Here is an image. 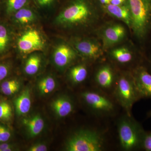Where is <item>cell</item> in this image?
Wrapping results in <instances>:
<instances>
[{"label": "cell", "instance_id": "obj_1", "mask_svg": "<svg viewBox=\"0 0 151 151\" xmlns=\"http://www.w3.org/2000/svg\"><path fill=\"white\" fill-rule=\"evenodd\" d=\"M113 122L96 119L91 126L76 129L66 139L64 149L67 151H107L116 148Z\"/></svg>", "mask_w": 151, "mask_h": 151}, {"label": "cell", "instance_id": "obj_2", "mask_svg": "<svg viewBox=\"0 0 151 151\" xmlns=\"http://www.w3.org/2000/svg\"><path fill=\"white\" fill-rule=\"evenodd\" d=\"M79 96L91 118L113 122L123 111L113 95L90 85Z\"/></svg>", "mask_w": 151, "mask_h": 151}, {"label": "cell", "instance_id": "obj_3", "mask_svg": "<svg viewBox=\"0 0 151 151\" xmlns=\"http://www.w3.org/2000/svg\"><path fill=\"white\" fill-rule=\"evenodd\" d=\"M116 148L123 151L142 150L143 138L146 131L133 115L124 111L113 121Z\"/></svg>", "mask_w": 151, "mask_h": 151}, {"label": "cell", "instance_id": "obj_4", "mask_svg": "<svg viewBox=\"0 0 151 151\" xmlns=\"http://www.w3.org/2000/svg\"><path fill=\"white\" fill-rule=\"evenodd\" d=\"M132 17L131 29L141 45L151 36V0H127Z\"/></svg>", "mask_w": 151, "mask_h": 151}, {"label": "cell", "instance_id": "obj_5", "mask_svg": "<svg viewBox=\"0 0 151 151\" xmlns=\"http://www.w3.org/2000/svg\"><path fill=\"white\" fill-rule=\"evenodd\" d=\"M95 16L94 5L90 0H73L60 12L57 22L63 25L73 26L91 21Z\"/></svg>", "mask_w": 151, "mask_h": 151}, {"label": "cell", "instance_id": "obj_6", "mask_svg": "<svg viewBox=\"0 0 151 151\" xmlns=\"http://www.w3.org/2000/svg\"><path fill=\"white\" fill-rule=\"evenodd\" d=\"M113 96L124 112L132 115L133 106L141 98L131 71H120Z\"/></svg>", "mask_w": 151, "mask_h": 151}, {"label": "cell", "instance_id": "obj_7", "mask_svg": "<svg viewBox=\"0 0 151 151\" xmlns=\"http://www.w3.org/2000/svg\"><path fill=\"white\" fill-rule=\"evenodd\" d=\"M120 71L110 63L101 64L94 71L90 86L113 95Z\"/></svg>", "mask_w": 151, "mask_h": 151}, {"label": "cell", "instance_id": "obj_8", "mask_svg": "<svg viewBox=\"0 0 151 151\" xmlns=\"http://www.w3.org/2000/svg\"><path fill=\"white\" fill-rule=\"evenodd\" d=\"M45 41L37 30L29 29L21 36L17 41L19 50L24 54H29L35 51H42Z\"/></svg>", "mask_w": 151, "mask_h": 151}, {"label": "cell", "instance_id": "obj_9", "mask_svg": "<svg viewBox=\"0 0 151 151\" xmlns=\"http://www.w3.org/2000/svg\"><path fill=\"white\" fill-rule=\"evenodd\" d=\"M110 56L114 63L119 66L131 65L132 70L138 66L145 64V58L137 56L135 52L126 47L113 50L110 52Z\"/></svg>", "mask_w": 151, "mask_h": 151}, {"label": "cell", "instance_id": "obj_10", "mask_svg": "<svg viewBox=\"0 0 151 151\" xmlns=\"http://www.w3.org/2000/svg\"><path fill=\"white\" fill-rule=\"evenodd\" d=\"M141 99H151V73L144 65L131 71Z\"/></svg>", "mask_w": 151, "mask_h": 151}, {"label": "cell", "instance_id": "obj_11", "mask_svg": "<svg viewBox=\"0 0 151 151\" xmlns=\"http://www.w3.org/2000/svg\"><path fill=\"white\" fill-rule=\"evenodd\" d=\"M75 47L78 52L90 62L99 60L103 55L100 45L94 40L78 41L76 43Z\"/></svg>", "mask_w": 151, "mask_h": 151}, {"label": "cell", "instance_id": "obj_12", "mask_svg": "<svg viewBox=\"0 0 151 151\" xmlns=\"http://www.w3.org/2000/svg\"><path fill=\"white\" fill-rule=\"evenodd\" d=\"M76 54L69 45L65 44L60 45L55 48L53 54L55 64L60 68L68 67L75 60Z\"/></svg>", "mask_w": 151, "mask_h": 151}, {"label": "cell", "instance_id": "obj_13", "mask_svg": "<svg viewBox=\"0 0 151 151\" xmlns=\"http://www.w3.org/2000/svg\"><path fill=\"white\" fill-rule=\"evenodd\" d=\"M52 108L60 118L70 116L75 110V105L72 97L67 94L61 95L52 103Z\"/></svg>", "mask_w": 151, "mask_h": 151}, {"label": "cell", "instance_id": "obj_14", "mask_svg": "<svg viewBox=\"0 0 151 151\" xmlns=\"http://www.w3.org/2000/svg\"><path fill=\"white\" fill-rule=\"evenodd\" d=\"M126 33L125 29L121 25L113 24L108 27L103 32V45L108 47L119 43L125 37Z\"/></svg>", "mask_w": 151, "mask_h": 151}, {"label": "cell", "instance_id": "obj_15", "mask_svg": "<svg viewBox=\"0 0 151 151\" xmlns=\"http://www.w3.org/2000/svg\"><path fill=\"white\" fill-rule=\"evenodd\" d=\"M105 10L109 14L114 17L121 20L131 28L132 17L131 12L127 3L121 5H114L109 4L104 6Z\"/></svg>", "mask_w": 151, "mask_h": 151}, {"label": "cell", "instance_id": "obj_16", "mask_svg": "<svg viewBox=\"0 0 151 151\" xmlns=\"http://www.w3.org/2000/svg\"><path fill=\"white\" fill-rule=\"evenodd\" d=\"M89 68L85 64L81 63L72 66L69 70L68 78L73 86L83 84L89 77Z\"/></svg>", "mask_w": 151, "mask_h": 151}, {"label": "cell", "instance_id": "obj_17", "mask_svg": "<svg viewBox=\"0 0 151 151\" xmlns=\"http://www.w3.org/2000/svg\"><path fill=\"white\" fill-rule=\"evenodd\" d=\"M23 124L26 127L30 137H36L42 132L44 127V122L39 114H36L23 119Z\"/></svg>", "mask_w": 151, "mask_h": 151}, {"label": "cell", "instance_id": "obj_18", "mask_svg": "<svg viewBox=\"0 0 151 151\" xmlns=\"http://www.w3.org/2000/svg\"><path fill=\"white\" fill-rule=\"evenodd\" d=\"M16 113L19 116H23L29 112L31 107V97L29 89L26 88L15 100Z\"/></svg>", "mask_w": 151, "mask_h": 151}, {"label": "cell", "instance_id": "obj_19", "mask_svg": "<svg viewBox=\"0 0 151 151\" xmlns=\"http://www.w3.org/2000/svg\"><path fill=\"white\" fill-rule=\"evenodd\" d=\"M35 18L34 13L29 9L23 8L15 13L14 19L18 23L27 24L32 22Z\"/></svg>", "mask_w": 151, "mask_h": 151}, {"label": "cell", "instance_id": "obj_20", "mask_svg": "<svg viewBox=\"0 0 151 151\" xmlns=\"http://www.w3.org/2000/svg\"><path fill=\"white\" fill-rule=\"evenodd\" d=\"M56 83L53 77L47 76L39 81L37 87L40 93L42 95H46L52 92L55 89Z\"/></svg>", "mask_w": 151, "mask_h": 151}, {"label": "cell", "instance_id": "obj_21", "mask_svg": "<svg viewBox=\"0 0 151 151\" xmlns=\"http://www.w3.org/2000/svg\"><path fill=\"white\" fill-rule=\"evenodd\" d=\"M41 59L40 56L34 55L30 56L26 63L24 66V71L29 75H33L36 74L40 67Z\"/></svg>", "mask_w": 151, "mask_h": 151}, {"label": "cell", "instance_id": "obj_22", "mask_svg": "<svg viewBox=\"0 0 151 151\" xmlns=\"http://www.w3.org/2000/svg\"><path fill=\"white\" fill-rule=\"evenodd\" d=\"M28 0H6V12L8 14H14L27 4Z\"/></svg>", "mask_w": 151, "mask_h": 151}, {"label": "cell", "instance_id": "obj_23", "mask_svg": "<svg viewBox=\"0 0 151 151\" xmlns=\"http://www.w3.org/2000/svg\"><path fill=\"white\" fill-rule=\"evenodd\" d=\"M10 42V35L7 28L2 24H0V54L7 49Z\"/></svg>", "mask_w": 151, "mask_h": 151}, {"label": "cell", "instance_id": "obj_24", "mask_svg": "<svg viewBox=\"0 0 151 151\" xmlns=\"http://www.w3.org/2000/svg\"><path fill=\"white\" fill-rule=\"evenodd\" d=\"M12 117L11 105L6 101L0 103V121H9Z\"/></svg>", "mask_w": 151, "mask_h": 151}, {"label": "cell", "instance_id": "obj_25", "mask_svg": "<svg viewBox=\"0 0 151 151\" xmlns=\"http://www.w3.org/2000/svg\"><path fill=\"white\" fill-rule=\"evenodd\" d=\"M142 150L151 151V132L146 131L143 138Z\"/></svg>", "mask_w": 151, "mask_h": 151}, {"label": "cell", "instance_id": "obj_26", "mask_svg": "<svg viewBox=\"0 0 151 151\" xmlns=\"http://www.w3.org/2000/svg\"><path fill=\"white\" fill-rule=\"evenodd\" d=\"M11 137V132L9 129L0 124V138L1 140L2 143L7 142Z\"/></svg>", "mask_w": 151, "mask_h": 151}, {"label": "cell", "instance_id": "obj_27", "mask_svg": "<svg viewBox=\"0 0 151 151\" xmlns=\"http://www.w3.org/2000/svg\"><path fill=\"white\" fill-rule=\"evenodd\" d=\"M20 87V83L16 84L7 88H3L1 89V92H2L3 94L7 96H10L15 94L17 92H18L19 89Z\"/></svg>", "mask_w": 151, "mask_h": 151}, {"label": "cell", "instance_id": "obj_28", "mask_svg": "<svg viewBox=\"0 0 151 151\" xmlns=\"http://www.w3.org/2000/svg\"><path fill=\"white\" fill-rule=\"evenodd\" d=\"M10 68L9 65L5 63L0 64V81L7 76L9 72Z\"/></svg>", "mask_w": 151, "mask_h": 151}, {"label": "cell", "instance_id": "obj_29", "mask_svg": "<svg viewBox=\"0 0 151 151\" xmlns=\"http://www.w3.org/2000/svg\"><path fill=\"white\" fill-rule=\"evenodd\" d=\"M28 150L29 151H46L47 150V146L44 144H36L31 146Z\"/></svg>", "mask_w": 151, "mask_h": 151}, {"label": "cell", "instance_id": "obj_30", "mask_svg": "<svg viewBox=\"0 0 151 151\" xmlns=\"http://www.w3.org/2000/svg\"><path fill=\"white\" fill-rule=\"evenodd\" d=\"M14 146L11 144L6 143H0V151H12L14 150Z\"/></svg>", "mask_w": 151, "mask_h": 151}, {"label": "cell", "instance_id": "obj_31", "mask_svg": "<svg viewBox=\"0 0 151 151\" xmlns=\"http://www.w3.org/2000/svg\"><path fill=\"white\" fill-rule=\"evenodd\" d=\"M55 0H37L38 3L42 6H47L50 5Z\"/></svg>", "mask_w": 151, "mask_h": 151}, {"label": "cell", "instance_id": "obj_32", "mask_svg": "<svg viewBox=\"0 0 151 151\" xmlns=\"http://www.w3.org/2000/svg\"><path fill=\"white\" fill-rule=\"evenodd\" d=\"M127 0H111V4L114 5H121L127 3Z\"/></svg>", "mask_w": 151, "mask_h": 151}, {"label": "cell", "instance_id": "obj_33", "mask_svg": "<svg viewBox=\"0 0 151 151\" xmlns=\"http://www.w3.org/2000/svg\"><path fill=\"white\" fill-rule=\"evenodd\" d=\"M99 1L101 4L105 6L111 4V0H99Z\"/></svg>", "mask_w": 151, "mask_h": 151}, {"label": "cell", "instance_id": "obj_34", "mask_svg": "<svg viewBox=\"0 0 151 151\" xmlns=\"http://www.w3.org/2000/svg\"><path fill=\"white\" fill-rule=\"evenodd\" d=\"M147 62L148 63V65L145 66L147 68L149 72L151 73V57L149 60H148Z\"/></svg>", "mask_w": 151, "mask_h": 151}, {"label": "cell", "instance_id": "obj_35", "mask_svg": "<svg viewBox=\"0 0 151 151\" xmlns=\"http://www.w3.org/2000/svg\"><path fill=\"white\" fill-rule=\"evenodd\" d=\"M147 118H151V110L147 113Z\"/></svg>", "mask_w": 151, "mask_h": 151}, {"label": "cell", "instance_id": "obj_36", "mask_svg": "<svg viewBox=\"0 0 151 151\" xmlns=\"http://www.w3.org/2000/svg\"><path fill=\"white\" fill-rule=\"evenodd\" d=\"M2 143L1 140V138H0V143Z\"/></svg>", "mask_w": 151, "mask_h": 151}]
</instances>
